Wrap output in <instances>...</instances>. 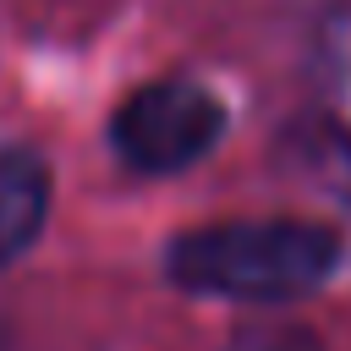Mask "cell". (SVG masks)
I'll return each mask as SVG.
<instances>
[{
  "mask_svg": "<svg viewBox=\"0 0 351 351\" xmlns=\"http://www.w3.org/2000/svg\"><path fill=\"white\" fill-rule=\"evenodd\" d=\"M170 280L192 296L296 302L340 269V236L313 219H219L170 241Z\"/></svg>",
  "mask_w": 351,
  "mask_h": 351,
  "instance_id": "cell-1",
  "label": "cell"
},
{
  "mask_svg": "<svg viewBox=\"0 0 351 351\" xmlns=\"http://www.w3.org/2000/svg\"><path fill=\"white\" fill-rule=\"evenodd\" d=\"M225 132V104L192 77H154L121 99L110 137L115 154L143 176H176L197 165Z\"/></svg>",
  "mask_w": 351,
  "mask_h": 351,
  "instance_id": "cell-2",
  "label": "cell"
},
{
  "mask_svg": "<svg viewBox=\"0 0 351 351\" xmlns=\"http://www.w3.org/2000/svg\"><path fill=\"white\" fill-rule=\"evenodd\" d=\"M49 219V170L27 148H0V263L22 258Z\"/></svg>",
  "mask_w": 351,
  "mask_h": 351,
  "instance_id": "cell-3",
  "label": "cell"
}]
</instances>
